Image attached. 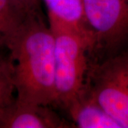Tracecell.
I'll return each mask as SVG.
<instances>
[{
  "label": "cell",
  "mask_w": 128,
  "mask_h": 128,
  "mask_svg": "<svg viewBox=\"0 0 128 128\" xmlns=\"http://www.w3.org/2000/svg\"><path fill=\"white\" fill-rule=\"evenodd\" d=\"M14 64L16 100L50 105L55 103V38L40 16L27 18L6 42Z\"/></svg>",
  "instance_id": "cell-1"
},
{
  "label": "cell",
  "mask_w": 128,
  "mask_h": 128,
  "mask_svg": "<svg viewBox=\"0 0 128 128\" xmlns=\"http://www.w3.org/2000/svg\"><path fill=\"white\" fill-rule=\"evenodd\" d=\"M50 27L55 38L54 104L66 109L86 88L92 44L78 32L60 26Z\"/></svg>",
  "instance_id": "cell-2"
},
{
  "label": "cell",
  "mask_w": 128,
  "mask_h": 128,
  "mask_svg": "<svg viewBox=\"0 0 128 128\" xmlns=\"http://www.w3.org/2000/svg\"><path fill=\"white\" fill-rule=\"evenodd\" d=\"M83 13L98 61L128 48V0H82Z\"/></svg>",
  "instance_id": "cell-3"
},
{
  "label": "cell",
  "mask_w": 128,
  "mask_h": 128,
  "mask_svg": "<svg viewBox=\"0 0 128 128\" xmlns=\"http://www.w3.org/2000/svg\"><path fill=\"white\" fill-rule=\"evenodd\" d=\"M87 88L120 128H128V48L90 64Z\"/></svg>",
  "instance_id": "cell-4"
},
{
  "label": "cell",
  "mask_w": 128,
  "mask_h": 128,
  "mask_svg": "<svg viewBox=\"0 0 128 128\" xmlns=\"http://www.w3.org/2000/svg\"><path fill=\"white\" fill-rule=\"evenodd\" d=\"M50 105L24 103L15 100L0 115V128H70Z\"/></svg>",
  "instance_id": "cell-5"
},
{
  "label": "cell",
  "mask_w": 128,
  "mask_h": 128,
  "mask_svg": "<svg viewBox=\"0 0 128 128\" xmlns=\"http://www.w3.org/2000/svg\"><path fill=\"white\" fill-rule=\"evenodd\" d=\"M66 110L78 128H121L92 96L87 85L82 93L69 104Z\"/></svg>",
  "instance_id": "cell-6"
},
{
  "label": "cell",
  "mask_w": 128,
  "mask_h": 128,
  "mask_svg": "<svg viewBox=\"0 0 128 128\" xmlns=\"http://www.w3.org/2000/svg\"><path fill=\"white\" fill-rule=\"evenodd\" d=\"M47 9L49 26L76 32L92 41L83 13L82 0H41Z\"/></svg>",
  "instance_id": "cell-7"
},
{
  "label": "cell",
  "mask_w": 128,
  "mask_h": 128,
  "mask_svg": "<svg viewBox=\"0 0 128 128\" xmlns=\"http://www.w3.org/2000/svg\"><path fill=\"white\" fill-rule=\"evenodd\" d=\"M15 100L13 60L9 50L4 53L0 48V115Z\"/></svg>",
  "instance_id": "cell-8"
},
{
  "label": "cell",
  "mask_w": 128,
  "mask_h": 128,
  "mask_svg": "<svg viewBox=\"0 0 128 128\" xmlns=\"http://www.w3.org/2000/svg\"><path fill=\"white\" fill-rule=\"evenodd\" d=\"M27 18L12 0H0V38L4 47L6 42Z\"/></svg>",
  "instance_id": "cell-9"
},
{
  "label": "cell",
  "mask_w": 128,
  "mask_h": 128,
  "mask_svg": "<svg viewBox=\"0 0 128 128\" xmlns=\"http://www.w3.org/2000/svg\"><path fill=\"white\" fill-rule=\"evenodd\" d=\"M12 2L26 17L41 16V0H12Z\"/></svg>",
  "instance_id": "cell-10"
},
{
  "label": "cell",
  "mask_w": 128,
  "mask_h": 128,
  "mask_svg": "<svg viewBox=\"0 0 128 128\" xmlns=\"http://www.w3.org/2000/svg\"><path fill=\"white\" fill-rule=\"evenodd\" d=\"M5 48L4 46V44L2 41V39L0 38V48Z\"/></svg>",
  "instance_id": "cell-11"
}]
</instances>
